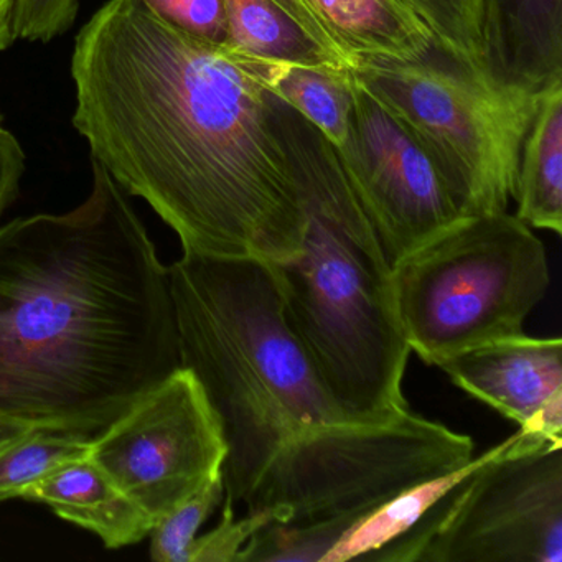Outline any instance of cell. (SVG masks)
<instances>
[{"label": "cell", "instance_id": "6da1fadb", "mask_svg": "<svg viewBox=\"0 0 562 562\" xmlns=\"http://www.w3.org/2000/svg\"><path fill=\"white\" fill-rule=\"evenodd\" d=\"M74 126L183 252L278 265L301 252L304 202L271 91L248 55L110 0L71 57Z\"/></svg>", "mask_w": 562, "mask_h": 562}, {"label": "cell", "instance_id": "7a4b0ae2", "mask_svg": "<svg viewBox=\"0 0 562 562\" xmlns=\"http://www.w3.org/2000/svg\"><path fill=\"white\" fill-rule=\"evenodd\" d=\"M182 367L169 268L93 159L90 196L0 228V432H103Z\"/></svg>", "mask_w": 562, "mask_h": 562}, {"label": "cell", "instance_id": "3957f363", "mask_svg": "<svg viewBox=\"0 0 562 562\" xmlns=\"http://www.w3.org/2000/svg\"><path fill=\"white\" fill-rule=\"evenodd\" d=\"M272 104L305 212L301 252L272 265L285 321L345 417L386 423L409 411L403 380L411 348L397 315L393 266L334 144L274 93Z\"/></svg>", "mask_w": 562, "mask_h": 562}, {"label": "cell", "instance_id": "277c9868", "mask_svg": "<svg viewBox=\"0 0 562 562\" xmlns=\"http://www.w3.org/2000/svg\"><path fill=\"white\" fill-rule=\"evenodd\" d=\"M169 274L182 367L202 384L228 449L225 499L245 505L289 440L351 420L289 327L271 262L183 252Z\"/></svg>", "mask_w": 562, "mask_h": 562}, {"label": "cell", "instance_id": "5b68a950", "mask_svg": "<svg viewBox=\"0 0 562 562\" xmlns=\"http://www.w3.org/2000/svg\"><path fill=\"white\" fill-rule=\"evenodd\" d=\"M473 440L406 411L386 423H338L289 440L245 505L266 512L238 562H325L381 506L465 467Z\"/></svg>", "mask_w": 562, "mask_h": 562}, {"label": "cell", "instance_id": "8992f818", "mask_svg": "<svg viewBox=\"0 0 562 562\" xmlns=\"http://www.w3.org/2000/svg\"><path fill=\"white\" fill-rule=\"evenodd\" d=\"M549 282L544 245L508 212L462 216L393 266L404 337L432 367L525 334Z\"/></svg>", "mask_w": 562, "mask_h": 562}, {"label": "cell", "instance_id": "52a82bcc", "mask_svg": "<svg viewBox=\"0 0 562 562\" xmlns=\"http://www.w3.org/2000/svg\"><path fill=\"white\" fill-rule=\"evenodd\" d=\"M355 80L426 149L462 216L506 212L541 91L503 85L434 48L358 61Z\"/></svg>", "mask_w": 562, "mask_h": 562}, {"label": "cell", "instance_id": "ba28073f", "mask_svg": "<svg viewBox=\"0 0 562 562\" xmlns=\"http://www.w3.org/2000/svg\"><path fill=\"white\" fill-rule=\"evenodd\" d=\"M373 562H562V447L512 437L473 457L462 479Z\"/></svg>", "mask_w": 562, "mask_h": 562}, {"label": "cell", "instance_id": "9c48e42d", "mask_svg": "<svg viewBox=\"0 0 562 562\" xmlns=\"http://www.w3.org/2000/svg\"><path fill=\"white\" fill-rule=\"evenodd\" d=\"M226 450L202 384L180 367L93 437L90 459L157 522L223 473Z\"/></svg>", "mask_w": 562, "mask_h": 562}, {"label": "cell", "instance_id": "30bf717a", "mask_svg": "<svg viewBox=\"0 0 562 562\" xmlns=\"http://www.w3.org/2000/svg\"><path fill=\"white\" fill-rule=\"evenodd\" d=\"M347 134L335 147L391 266L462 218L416 137L350 71Z\"/></svg>", "mask_w": 562, "mask_h": 562}, {"label": "cell", "instance_id": "8fae6325", "mask_svg": "<svg viewBox=\"0 0 562 562\" xmlns=\"http://www.w3.org/2000/svg\"><path fill=\"white\" fill-rule=\"evenodd\" d=\"M460 390L518 424L515 449L562 447V340L488 341L439 361Z\"/></svg>", "mask_w": 562, "mask_h": 562}, {"label": "cell", "instance_id": "7c38bea8", "mask_svg": "<svg viewBox=\"0 0 562 562\" xmlns=\"http://www.w3.org/2000/svg\"><path fill=\"white\" fill-rule=\"evenodd\" d=\"M482 31L499 83L542 91L562 80V0H482Z\"/></svg>", "mask_w": 562, "mask_h": 562}, {"label": "cell", "instance_id": "4fadbf2b", "mask_svg": "<svg viewBox=\"0 0 562 562\" xmlns=\"http://www.w3.org/2000/svg\"><path fill=\"white\" fill-rule=\"evenodd\" d=\"M22 499L50 506L61 518L100 536L111 549L143 541L154 526L90 456L58 467L32 485Z\"/></svg>", "mask_w": 562, "mask_h": 562}, {"label": "cell", "instance_id": "5bb4252c", "mask_svg": "<svg viewBox=\"0 0 562 562\" xmlns=\"http://www.w3.org/2000/svg\"><path fill=\"white\" fill-rule=\"evenodd\" d=\"M348 60L419 61L436 48L432 32L404 0H308Z\"/></svg>", "mask_w": 562, "mask_h": 562}, {"label": "cell", "instance_id": "9a60e30c", "mask_svg": "<svg viewBox=\"0 0 562 562\" xmlns=\"http://www.w3.org/2000/svg\"><path fill=\"white\" fill-rule=\"evenodd\" d=\"M516 218L562 235V80L546 87L516 173Z\"/></svg>", "mask_w": 562, "mask_h": 562}, {"label": "cell", "instance_id": "2e32d148", "mask_svg": "<svg viewBox=\"0 0 562 562\" xmlns=\"http://www.w3.org/2000/svg\"><path fill=\"white\" fill-rule=\"evenodd\" d=\"M248 58L266 90L311 121L335 147L344 143L351 101V70L304 67L251 55Z\"/></svg>", "mask_w": 562, "mask_h": 562}, {"label": "cell", "instance_id": "e0dca14e", "mask_svg": "<svg viewBox=\"0 0 562 562\" xmlns=\"http://www.w3.org/2000/svg\"><path fill=\"white\" fill-rule=\"evenodd\" d=\"M228 22L226 45L251 57L304 67L350 70L325 54L271 0H223Z\"/></svg>", "mask_w": 562, "mask_h": 562}, {"label": "cell", "instance_id": "ac0fdd59", "mask_svg": "<svg viewBox=\"0 0 562 562\" xmlns=\"http://www.w3.org/2000/svg\"><path fill=\"white\" fill-rule=\"evenodd\" d=\"M93 437L45 427H25L0 437V502L22 498L64 463L90 456Z\"/></svg>", "mask_w": 562, "mask_h": 562}, {"label": "cell", "instance_id": "d6986e66", "mask_svg": "<svg viewBox=\"0 0 562 562\" xmlns=\"http://www.w3.org/2000/svg\"><path fill=\"white\" fill-rule=\"evenodd\" d=\"M470 462L462 469L456 470V472L447 473V475L439 476V479L429 480L423 485L414 486V488L401 493L400 496L381 506L378 512H374L361 525H358L328 554L325 562H345L353 561V559L371 561V558L380 549L411 531L416 522H419L429 513V509L436 506L452 490V486L462 479L463 473L470 467Z\"/></svg>", "mask_w": 562, "mask_h": 562}, {"label": "cell", "instance_id": "ffe728a7", "mask_svg": "<svg viewBox=\"0 0 562 562\" xmlns=\"http://www.w3.org/2000/svg\"><path fill=\"white\" fill-rule=\"evenodd\" d=\"M432 32L436 48L473 70H486L482 0H404Z\"/></svg>", "mask_w": 562, "mask_h": 562}, {"label": "cell", "instance_id": "44dd1931", "mask_svg": "<svg viewBox=\"0 0 562 562\" xmlns=\"http://www.w3.org/2000/svg\"><path fill=\"white\" fill-rule=\"evenodd\" d=\"M225 498L223 473L167 513L150 529V559L157 562H189L190 549L203 522Z\"/></svg>", "mask_w": 562, "mask_h": 562}, {"label": "cell", "instance_id": "7402d4cb", "mask_svg": "<svg viewBox=\"0 0 562 562\" xmlns=\"http://www.w3.org/2000/svg\"><path fill=\"white\" fill-rule=\"evenodd\" d=\"M222 519L218 526L203 536H196L190 549L189 562H238L249 539L271 522L266 512L248 513L245 518H236L235 505L223 498Z\"/></svg>", "mask_w": 562, "mask_h": 562}, {"label": "cell", "instance_id": "603a6c76", "mask_svg": "<svg viewBox=\"0 0 562 562\" xmlns=\"http://www.w3.org/2000/svg\"><path fill=\"white\" fill-rule=\"evenodd\" d=\"M147 9L179 31L210 44L228 42L223 0H140Z\"/></svg>", "mask_w": 562, "mask_h": 562}, {"label": "cell", "instance_id": "cb8c5ba5", "mask_svg": "<svg viewBox=\"0 0 562 562\" xmlns=\"http://www.w3.org/2000/svg\"><path fill=\"white\" fill-rule=\"evenodd\" d=\"M80 0H18L14 29L18 38L50 42L74 27Z\"/></svg>", "mask_w": 562, "mask_h": 562}, {"label": "cell", "instance_id": "d4e9b609", "mask_svg": "<svg viewBox=\"0 0 562 562\" xmlns=\"http://www.w3.org/2000/svg\"><path fill=\"white\" fill-rule=\"evenodd\" d=\"M271 2L278 5L282 12H285L325 54L330 55L331 58L353 70V65L341 50L337 38L334 37L330 29L325 25V22L315 12L308 0H271Z\"/></svg>", "mask_w": 562, "mask_h": 562}, {"label": "cell", "instance_id": "484cf974", "mask_svg": "<svg viewBox=\"0 0 562 562\" xmlns=\"http://www.w3.org/2000/svg\"><path fill=\"white\" fill-rule=\"evenodd\" d=\"M24 172V149L0 116V216L18 199Z\"/></svg>", "mask_w": 562, "mask_h": 562}, {"label": "cell", "instance_id": "4316f807", "mask_svg": "<svg viewBox=\"0 0 562 562\" xmlns=\"http://www.w3.org/2000/svg\"><path fill=\"white\" fill-rule=\"evenodd\" d=\"M15 5L18 0H0V52L8 50L18 38L14 29Z\"/></svg>", "mask_w": 562, "mask_h": 562}, {"label": "cell", "instance_id": "83f0119b", "mask_svg": "<svg viewBox=\"0 0 562 562\" xmlns=\"http://www.w3.org/2000/svg\"><path fill=\"white\" fill-rule=\"evenodd\" d=\"M4 436V434L0 432V437Z\"/></svg>", "mask_w": 562, "mask_h": 562}]
</instances>
